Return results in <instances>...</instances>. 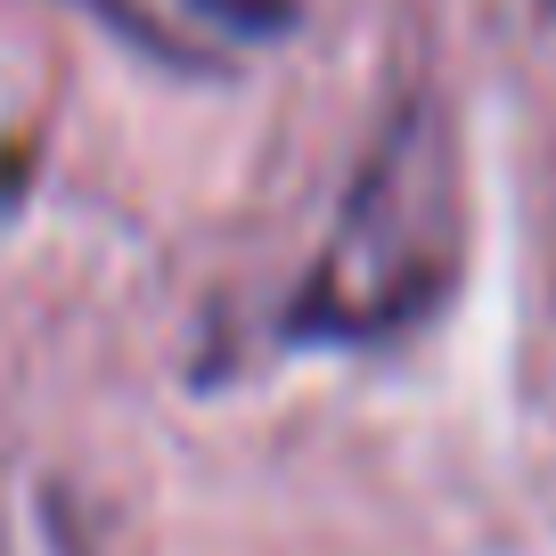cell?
<instances>
[{"instance_id": "1", "label": "cell", "mask_w": 556, "mask_h": 556, "mask_svg": "<svg viewBox=\"0 0 556 556\" xmlns=\"http://www.w3.org/2000/svg\"><path fill=\"white\" fill-rule=\"evenodd\" d=\"M417 115H401V131L368 156L361 189H352L336 245L319 254V270L303 278L295 328L303 336H401L409 319L434 312L442 295V254L426 245L434 229V156L409 148Z\"/></svg>"}, {"instance_id": "2", "label": "cell", "mask_w": 556, "mask_h": 556, "mask_svg": "<svg viewBox=\"0 0 556 556\" xmlns=\"http://www.w3.org/2000/svg\"><path fill=\"white\" fill-rule=\"evenodd\" d=\"M189 9L222 34H287L295 25V0H189Z\"/></svg>"}]
</instances>
